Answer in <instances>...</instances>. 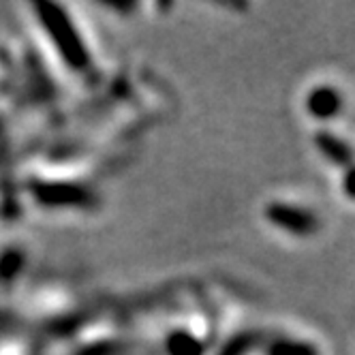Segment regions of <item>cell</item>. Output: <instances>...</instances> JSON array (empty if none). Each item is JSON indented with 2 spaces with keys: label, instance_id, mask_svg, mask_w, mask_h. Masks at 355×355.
Wrapping results in <instances>:
<instances>
[{
  "label": "cell",
  "instance_id": "cell-1",
  "mask_svg": "<svg viewBox=\"0 0 355 355\" xmlns=\"http://www.w3.org/2000/svg\"><path fill=\"white\" fill-rule=\"evenodd\" d=\"M268 218L276 227H281V230H285L293 236H311L319 227V220L311 210L295 208L289 204H272L268 208Z\"/></svg>",
  "mask_w": 355,
  "mask_h": 355
},
{
  "label": "cell",
  "instance_id": "cell-2",
  "mask_svg": "<svg viewBox=\"0 0 355 355\" xmlns=\"http://www.w3.org/2000/svg\"><path fill=\"white\" fill-rule=\"evenodd\" d=\"M306 112L317 120H332L343 112V94L332 86H317L306 96Z\"/></svg>",
  "mask_w": 355,
  "mask_h": 355
},
{
  "label": "cell",
  "instance_id": "cell-3",
  "mask_svg": "<svg viewBox=\"0 0 355 355\" xmlns=\"http://www.w3.org/2000/svg\"><path fill=\"white\" fill-rule=\"evenodd\" d=\"M313 144L321 152V157L336 167H349L353 161V148L332 131H317L313 135Z\"/></svg>",
  "mask_w": 355,
  "mask_h": 355
},
{
  "label": "cell",
  "instance_id": "cell-4",
  "mask_svg": "<svg viewBox=\"0 0 355 355\" xmlns=\"http://www.w3.org/2000/svg\"><path fill=\"white\" fill-rule=\"evenodd\" d=\"M270 355H319V351L306 340L283 338V340H276L270 347Z\"/></svg>",
  "mask_w": 355,
  "mask_h": 355
},
{
  "label": "cell",
  "instance_id": "cell-5",
  "mask_svg": "<svg viewBox=\"0 0 355 355\" xmlns=\"http://www.w3.org/2000/svg\"><path fill=\"white\" fill-rule=\"evenodd\" d=\"M343 191L349 199H355V165H349L343 175Z\"/></svg>",
  "mask_w": 355,
  "mask_h": 355
}]
</instances>
